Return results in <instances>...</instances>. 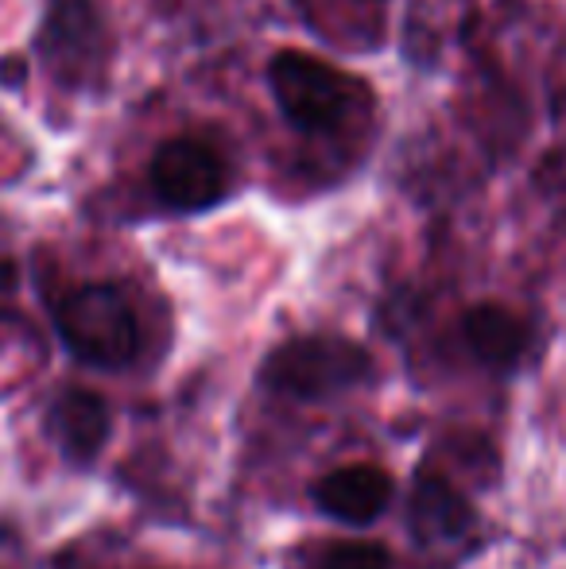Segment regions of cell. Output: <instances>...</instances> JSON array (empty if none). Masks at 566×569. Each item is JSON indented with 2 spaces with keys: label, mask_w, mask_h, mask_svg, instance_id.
I'll return each mask as SVG.
<instances>
[{
  "label": "cell",
  "mask_w": 566,
  "mask_h": 569,
  "mask_svg": "<svg viewBox=\"0 0 566 569\" xmlns=\"http://www.w3.org/2000/svg\"><path fill=\"white\" fill-rule=\"evenodd\" d=\"M62 345L90 368H125L140 352V322L129 295L117 283H86L54 307Z\"/></svg>",
  "instance_id": "7a4b0ae2"
},
{
  "label": "cell",
  "mask_w": 566,
  "mask_h": 569,
  "mask_svg": "<svg viewBox=\"0 0 566 569\" xmlns=\"http://www.w3.org/2000/svg\"><path fill=\"white\" fill-rule=\"evenodd\" d=\"M315 569H393V555L380 542L354 539V542H334L322 550Z\"/></svg>",
  "instance_id": "30bf717a"
},
{
  "label": "cell",
  "mask_w": 566,
  "mask_h": 569,
  "mask_svg": "<svg viewBox=\"0 0 566 569\" xmlns=\"http://www.w3.org/2000/svg\"><path fill=\"white\" fill-rule=\"evenodd\" d=\"M268 82H272V98L287 124L307 136L338 132L365 106V90L357 78L299 51L276 54L268 62Z\"/></svg>",
  "instance_id": "3957f363"
},
{
  "label": "cell",
  "mask_w": 566,
  "mask_h": 569,
  "mask_svg": "<svg viewBox=\"0 0 566 569\" xmlns=\"http://www.w3.org/2000/svg\"><path fill=\"white\" fill-rule=\"evenodd\" d=\"M151 190L167 210L202 213L229 190V167L202 136H175L151 156Z\"/></svg>",
  "instance_id": "277c9868"
},
{
  "label": "cell",
  "mask_w": 566,
  "mask_h": 569,
  "mask_svg": "<svg viewBox=\"0 0 566 569\" xmlns=\"http://www.w3.org/2000/svg\"><path fill=\"white\" fill-rule=\"evenodd\" d=\"M474 523L469 500L438 472H419L416 488L408 496V527L424 542H450L461 539Z\"/></svg>",
  "instance_id": "ba28073f"
},
{
  "label": "cell",
  "mask_w": 566,
  "mask_h": 569,
  "mask_svg": "<svg viewBox=\"0 0 566 569\" xmlns=\"http://www.w3.org/2000/svg\"><path fill=\"white\" fill-rule=\"evenodd\" d=\"M39 51L54 74L78 78L101 59V16L93 0H47Z\"/></svg>",
  "instance_id": "5b68a950"
},
{
  "label": "cell",
  "mask_w": 566,
  "mask_h": 569,
  "mask_svg": "<svg viewBox=\"0 0 566 569\" xmlns=\"http://www.w3.org/2000/svg\"><path fill=\"white\" fill-rule=\"evenodd\" d=\"M47 430L67 461L90 465L109 438V407L98 391L70 388L47 411Z\"/></svg>",
  "instance_id": "52a82bcc"
},
{
  "label": "cell",
  "mask_w": 566,
  "mask_h": 569,
  "mask_svg": "<svg viewBox=\"0 0 566 569\" xmlns=\"http://www.w3.org/2000/svg\"><path fill=\"white\" fill-rule=\"evenodd\" d=\"M8 283H12V263H4V260H0V291H4Z\"/></svg>",
  "instance_id": "7c38bea8"
},
{
  "label": "cell",
  "mask_w": 566,
  "mask_h": 569,
  "mask_svg": "<svg viewBox=\"0 0 566 569\" xmlns=\"http://www.w3.org/2000/svg\"><path fill=\"white\" fill-rule=\"evenodd\" d=\"M461 338L469 352L489 368H513L528 349V326L500 302H481L461 318Z\"/></svg>",
  "instance_id": "9c48e42d"
},
{
  "label": "cell",
  "mask_w": 566,
  "mask_h": 569,
  "mask_svg": "<svg viewBox=\"0 0 566 569\" xmlns=\"http://www.w3.org/2000/svg\"><path fill=\"white\" fill-rule=\"evenodd\" d=\"M393 492V477L380 465H341L315 485V503L322 516L338 519V523L369 527L388 511Z\"/></svg>",
  "instance_id": "8992f818"
},
{
  "label": "cell",
  "mask_w": 566,
  "mask_h": 569,
  "mask_svg": "<svg viewBox=\"0 0 566 569\" xmlns=\"http://www.w3.org/2000/svg\"><path fill=\"white\" fill-rule=\"evenodd\" d=\"M23 70H28V67H23V59H4V62H0V78H4V86H12V90L23 82Z\"/></svg>",
  "instance_id": "8fae6325"
},
{
  "label": "cell",
  "mask_w": 566,
  "mask_h": 569,
  "mask_svg": "<svg viewBox=\"0 0 566 569\" xmlns=\"http://www.w3.org/2000/svg\"><path fill=\"white\" fill-rule=\"evenodd\" d=\"M373 372V357L357 341L338 333H307L291 338L268 352L260 368V383L276 396L299 399V403H326L346 396Z\"/></svg>",
  "instance_id": "6da1fadb"
}]
</instances>
